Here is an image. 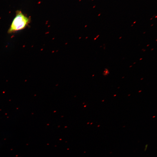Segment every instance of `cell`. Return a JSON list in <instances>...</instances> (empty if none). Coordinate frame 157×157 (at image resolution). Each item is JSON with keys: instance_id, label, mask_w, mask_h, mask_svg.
<instances>
[{"instance_id": "6da1fadb", "label": "cell", "mask_w": 157, "mask_h": 157, "mask_svg": "<svg viewBox=\"0 0 157 157\" xmlns=\"http://www.w3.org/2000/svg\"><path fill=\"white\" fill-rule=\"evenodd\" d=\"M30 22V18L22 12L18 11L13 20L8 32L12 33L26 28Z\"/></svg>"}]
</instances>
